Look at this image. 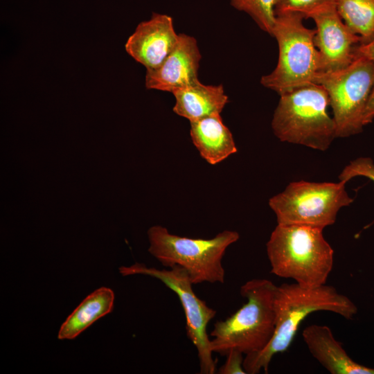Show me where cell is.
Listing matches in <instances>:
<instances>
[{
  "label": "cell",
  "instance_id": "cell-2",
  "mask_svg": "<svg viewBox=\"0 0 374 374\" xmlns=\"http://www.w3.org/2000/svg\"><path fill=\"white\" fill-rule=\"evenodd\" d=\"M323 230L277 224L266 244L271 273L304 287L325 285L333 267L334 251Z\"/></svg>",
  "mask_w": 374,
  "mask_h": 374
},
{
  "label": "cell",
  "instance_id": "cell-19",
  "mask_svg": "<svg viewBox=\"0 0 374 374\" xmlns=\"http://www.w3.org/2000/svg\"><path fill=\"white\" fill-rule=\"evenodd\" d=\"M332 4H335V0H275V13L299 12L308 18L312 12Z\"/></svg>",
  "mask_w": 374,
  "mask_h": 374
},
{
  "label": "cell",
  "instance_id": "cell-8",
  "mask_svg": "<svg viewBox=\"0 0 374 374\" xmlns=\"http://www.w3.org/2000/svg\"><path fill=\"white\" fill-rule=\"evenodd\" d=\"M314 83L327 91L336 125L337 138L360 133L364 110L374 87V62L356 54L347 67L317 74Z\"/></svg>",
  "mask_w": 374,
  "mask_h": 374
},
{
  "label": "cell",
  "instance_id": "cell-14",
  "mask_svg": "<svg viewBox=\"0 0 374 374\" xmlns=\"http://www.w3.org/2000/svg\"><path fill=\"white\" fill-rule=\"evenodd\" d=\"M190 123L191 140L207 163L216 165L237 152L232 133L223 123L220 114Z\"/></svg>",
  "mask_w": 374,
  "mask_h": 374
},
{
  "label": "cell",
  "instance_id": "cell-3",
  "mask_svg": "<svg viewBox=\"0 0 374 374\" xmlns=\"http://www.w3.org/2000/svg\"><path fill=\"white\" fill-rule=\"evenodd\" d=\"M276 287L264 278L252 279L241 286L240 294L247 302L225 320L215 323L210 333L213 353L226 356L235 350L246 355L267 346L275 329Z\"/></svg>",
  "mask_w": 374,
  "mask_h": 374
},
{
  "label": "cell",
  "instance_id": "cell-13",
  "mask_svg": "<svg viewBox=\"0 0 374 374\" xmlns=\"http://www.w3.org/2000/svg\"><path fill=\"white\" fill-rule=\"evenodd\" d=\"M302 337L311 355L331 374H374V368L351 359L327 326H307Z\"/></svg>",
  "mask_w": 374,
  "mask_h": 374
},
{
  "label": "cell",
  "instance_id": "cell-18",
  "mask_svg": "<svg viewBox=\"0 0 374 374\" xmlns=\"http://www.w3.org/2000/svg\"><path fill=\"white\" fill-rule=\"evenodd\" d=\"M238 10L248 14L265 32L272 35L276 21L275 0H230Z\"/></svg>",
  "mask_w": 374,
  "mask_h": 374
},
{
  "label": "cell",
  "instance_id": "cell-7",
  "mask_svg": "<svg viewBox=\"0 0 374 374\" xmlns=\"http://www.w3.org/2000/svg\"><path fill=\"white\" fill-rule=\"evenodd\" d=\"M346 184L297 181L269 200L278 224H297L323 229L332 225L339 211L349 206L353 199Z\"/></svg>",
  "mask_w": 374,
  "mask_h": 374
},
{
  "label": "cell",
  "instance_id": "cell-9",
  "mask_svg": "<svg viewBox=\"0 0 374 374\" xmlns=\"http://www.w3.org/2000/svg\"><path fill=\"white\" fill-rule=\"evenodd\" d=\"M123 276L145 275L161 280L178 296L186 317V331L188 338L195 346L199 362L201 374H213L216 371V361L213 357L211 339L206 328L216 311L208 307L193 291V285L188 272L175 265L169 269H158L136 262L130 266L118 268Z\"/></svg>",
  "mask_w": 374,
  "mask_h": 374
},
{
  "label": "cell",
  "instance_id": "cell-4",
  "mask_svg": "<svg viewBox=\"0 0 374 374\" xmlns=\"http://www.w3.org/2000/svg\"><path fill=\"white\" fill-rule=\"evenodd\" d=\"M280 96L271 124L275 136L283 142L328 150L337 136L326 89L313 82Z\"/></svg>",
  "mask_w": 374,
  "mask_h": 374
},
{
  "label": "cell",
  "instance_id": "cell-20",
  "mask_svg": "<svg viewBox=\"0 0 374 374\" xmlns=\"http://www.w3.org/2000/svg\"><path fill=\"white\" fill-rule=\"evenodd\" d=\"M356 177H364L374 183V161L369 157H359L351 161L339 175V181L346 184Z\"/></svg>",
  "mask_w": 374,
  "mask_h": 374
},
{
  "label": "cell",
  "instance_id": "cell-16",
  "mask_svg": "<svg viewBox=\"0 0 374 374\" xmlns=\"http://www.w3.org/2000/svg\"><path fill=\"white\" fill-rule=\"evenodd\" d=\"M114 293L102 287L89 294L62 324L57 338L74 339L100 318L110 313L114 308Z\"/></svg>",
  "mask_w": 374,
  "mask_h": 374
},
{
  "label": "cell",
  "instance_id": "cell-15",
  "mask_svg": "<svg viewBox=\"0 0 374 374\" xmlns=\"http://www.w3.org/2000/svg\"><path fill=\"white\" fill-rule=\"evenodd\" d=\"M172 93L174 112L190 122L220 114L229 101L222 85H205L199 80Z\"/></svg>",
  "mask_w": 374,
  "mask_h": 374
},
{
  "label": "cell",
  "instance_id": "cell-6",
  "mask_svg": "<svg viewBox=\"0 0 374 374\" xmlns=\"http://www.w3.org/2000/svg\"><path fill=\"white\" fill-rule=\"evenodd\" d=\"M304 18L299 12L276 13L271 36L278 42V60L274 71L261 78L260 83L279 95L313 83L319 71L316 29L305 27Z\"/></svg>",
  "mask_w": 374,
  "mask_h": 374
},
{
  "label": "cell",
  "instance_id": "cell-23",
  "mask_svg": "<svg viewBox=\"0 0 374 374\" xmlns=\"http://www.w3.org/2000/svg\"><path fill=\"white\" fill-rule=\"evenodd\" d=\"M356 54L374 62V37L368 42L358 45L356 48Z\"/></svg>",
  "mask_w": 374,
  "mask_h": 374
},
{
  "label": "cell",
  "instance_id": "cell-12",
  "mask_svg": "<svg viewBox=\"0 0 374 374\" xmlns=\"http://www.w3.org/2000/svg\"><path fill=\"white\" fill-rule=\"evenodd\" d=\"M178 38L172 17L153 13L150 19L137 26L125 44V50L146 69H153L160 66L172 52Z\"/></svg>",
  "mask_w": 374,
  "mask_h": 374
},
{
  "label": "cell",
  "instance_id": "cell-1",
  "mask_svg": "<svg viewBox=\"0 0 374 374\" xmlns=\"http://www.w3.org/2000/svg\"><path fill=\"white\" fill-rule=\"evenodd\" d=\"M275 329L267 346L260 352L246 355L243 367L248 374L268 373L269 363L277 353L286 351L302 321L311 313L328 311L346 319L357 312L354 303L332 286L304 287L296 283L276 287L274 299Z\"/></svg>",
  "mask_w": 374,
  "mask_h": 374
},
{
  "label": "cell",
  "instance_id": "cell-10",
  "mask_svg": "<svg viewBox=\"0 0 374 374\" xmlns=\"http://www.w3.org/2000/svg\"><path fill=\"white\" fill-rule=\"evenodd\" d=\"M308 18L317 26L314 44L319 55V73L339 71L350 64L362 40L343 22L335 4L317 10Z\"/></svg>",
  "mask_w": 374,
  "mask_h": 374
},
{
  "label": "cell",
  "instance_id": "cell-11",
  "mask_svg": "<svg viewBox=\"0 0 374 374\" xmlns=\"http://www.w3.org/2000/svg\"><path fill=\"white\" fill-rule=\"evenodd\" d=\"M201 54L195 37L179 34L176 46L162 64L147 69L148 89L168 92L187 87L198 80Z\"/></svg>",
  "mask_w": 374,
  "mask_h": 374
},
{
  "label": "cell",
  "instance_id": "cell-21",
  "mask_svg": "<svg viewBox=\"0 0 374 374\" xmlns=\"http://www.w3.org/2000/svg\"><path fill=\"white\" fill-rule=\"evenodd\" d=\"M243 353L235 350L230 351L225 363L220 368V374H246L243 367Z\"/></svg>",
  "mask_w": 374,
  "mask_h": 374
},
{
  "label": "cell",
  "instance_id": "cell-17",
  "mask_svg": "<svg viewBox=\"0 0 374 374\" xmlns=\"http://www.w3.org/2000/svg\"><path fill=\"white\" fill-rule=\"evenodd\" d=\"M335 7L346 25L362 43L374 37V0H335Z\"/></svg>",
  "mask_w": 374,
  "mask_h": 374
},
{
  "label": "cell",
  "instance_id": "cell-5",
  "mask_svg": "<svg viewBox=\"0 0 374 374\" xmlns=\"http://www.w3.org/2000/svg\"><path fill=\"white\" fill-rule=\"evenodd\" d=\"M148 236L150 253L164 267H183L194 285L224 282L222 258L240 238L238 232L225 230L211 239L191 238L172 234L159 225L150 227Z\"/></svg>",
  "mask_w": 374,
  "mask_h": 374
},
{
  "label": "cell",
  "instance_id": "cell-22",
  "mask_svg": "<svg viewBox=\"0 0 374 374\" xmlns=\"http://www.w3.org/2000/svg\"><path fill=\"white\" fill-rule=\"evenodd\" d=\"M374 118V87L369 96L364 116H363V124L366 125L371 123Z\"/></svg>",
  "mask_w": 374,
  "mask_h": 374
}]
</instances>
